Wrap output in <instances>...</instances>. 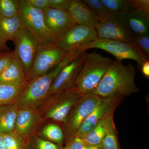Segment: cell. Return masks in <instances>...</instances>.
Returning <instances> with one entry per match:
<instances>
[{"label":"cell","instance_id":"cell-1","mask_svg":"<svg viewBox=\"0 0 149 149\" xmlns=\"http://www.w3.org/2000/svg\"><path fill=\"white\" fill-rule=\"evenodd\" d=\"M136 69L131 63L125 65L122 61H113L95 91L93 93L101 98H123L139 91L135 83Z\"/></svg>","mask_w":149,"mask_h":149},{"label":"cell","instance_id":"cell-2","mask_svg":"<svg viewBox=\"0 0 149 149\" xmlns=\"http://www.w3.org/2000/svg\"><path fill=\"white\" fill-rule=\"evenodd\" d=\"M82 52L79 51L66 53L65 57L54 69L29 81L15 103L18 109L25 107H36L46 98L51 86L58 73Z\"/></svg>","mask_w":149,"mask_h":149},{"label":"cell","instance_id":"cell-3","mask_svg":"<svg viewBox=\"0 0 149 149\" xmlns=\"http://www.w3.org/2000/svg\"><path fill=\"white\" fill-rule=\"evenodd\" d=\"M82 67L74 87L83 95L93 93L113 61L95 52H83Z\"/></svg>","mask_w":149,"mask_h":149},{"label":"cell","instance_id":"cell-4","mask_svg":"<svg viewBox=\"0 0 149 149\" xmlns=\"http://www.w3.org/2000/svg\"><path fill=\"white\" fill-rule=\"evenodd\" d=\"M84 95L74 87L47 97L37 108L44 123L52 120L63 124L73 107Z\"/></svg>","mask_w":149,"mask_h":149},{"label":"cell","instance_id":"cell-5","mask_svg":"<svg viewBox=\"0 0 149 149\" xmlns=\"http://www.w3.org/2000/svg\"><path fill=\"white\" fill-rule=\"evenodd\" d=\"M17 3L19 15L38 45L55 42L56 38L47 26L43 11L33 7L27 0H17Z\"/></svg>","mask_w":149,"mask_h":149},{"label":"cell","instance_id":"cell-6","mask_svg":"<svg viewBox=\"0 0 149 149\" xmlns=\"http://www.w3.org/2000/svg\"><path fill=\"white\" fill-rule=\"evenodd\" d=\"M66 54L55 42L39 45L32 68L27 76V82L54 69L63 60Z\"/></svg>","mask_w":149,"mask_h":149},{"label":"cell","instance_id":"cell-7","mask_svg":"<svg viewBox=\"0 0 149 149\" xmlns=\"http://www.w3.org/2000/svg\"><path fill=\"white\" fill-rule=\"evenodd\" d=\"M91 49H97L106 51L114 56L118 61L130 59L137 63L141 68L146 58L132 43L124 42L118 40L100 39L91 42L80 49L81 52Z\"/></svg>","mask_w":149,"mask_h":149},{"label":"cell","instance_id":"cell-8","mask_svg":"<svg viewBox=\"0 0 149 149\" xmlns=\"http://www.w3.org/2000/svg\"><path fill=\"white\" fill-rule=\"evenodd\" d=\"M101 97L94 93L86 94L71 110L63 123L65 139L76 135L84 120L90 115Z\"/></svg>","mask_w":149,"mask_h":149},{"label":"cell","instance_id":"cell-9","mask_svg":"<svg viewBox=\"0 0 149 149\" xmlns=\"http://www.w3.org/2000/svg\"><path fill=\"white\" fill-rule=\"evenodd\" d=\"M126 13H114L111 17L99 22L94 28L98 38L132 43L135 35L125 20Z\"/></svg>","mask_w":149,"mask_h":149},{"label":"cell","instance_id":"cell-10","mask_svg":"<svg viewBox=\"0 0 149 149\" xmlns=\"http://www.w3.org/2000/svg\"><path fill=\"white\" fill-rule=\"evenodd\" d=\"M97 38V35L94 27L75 24L58 37L55 43L66 53L76 51L80 52L81 48Z\"/></svg>","mask_w":149,"mask_h":149},{"label":"cell","instance_id":"cell-11","mask_svg":"<svg viewBox=\"0 0 149 149\" xmlns=\"http://www.w3.org/2000/svg\"><path fill=\"white\" fill-rule=\"evenodd\" d=\"M13 41L15 46L14 52L23 65L27 77L32 68L39 45L26 28L19 30Z\"/></svg>","mask_w":149,"mask_h":149},{"label":"cell","instance_id":"cell-12","mask_svg":"<svg viewBox=\"0 0 149 149\" xmlns=\"http://www.w3.org/2000/svg\"><path fill=\"white\" fill-rule=\"evenodd\" d=\"M43 123L42 118L37 107L21 108L18 109L13 132L27 142L30 137L37 134Z\"/></svg>","mask_w":149,"mask_h":149},{"label":"cell","instance_id":"cell-13","mask_svg":"<svg viewBox=\"0 0 149 149\" xmlns=\"http://www.w3.org/2000/svg\"><path fill=\"white\" fill-rule=\"evenodd\" d=\"M122 98L119 97L101 98L94 110L81 124L76 135L83 139L100 121L113 114Z\"/></svg>","mask_w":149,"mask_h":149},{"label":"cell","instance_id":"cell-14","mask_svg":"<svg viewBox=\"0 0 149 149\" xmlns=\"http://www.w3.org/2000/svg\"><path fill=\"white\" fill-rule=\"evenodd\" d=\"M83 60L82 52L63 68L54 81L46 98L51 95L63 93L74 88L82 67Z\"/></svg>","mask_w":149,"mask_h":149},{"label":"cell","instance_id":"cell-15","mask_svg":"<svg viewBox=\"0 0 149 149\" xmlns=\"http://www.w3.org/2000/svg\"><path fill=\"white\" fill-rule=\"evenodd\" d=\"M43 12L47 26L56 39L76 24L68 11L48 8Z\"/></svg>","mask_w":149,"mask_h":149},{"label":"cell","instance_id":"cell-16","mask_svg":"<svg viewBox=\"0 0 149 149\" xmlns=\"http://www.w3.org/2000/svg\"><path fill=\"white\" fill-rule=\"evenodd\" d=\"M68 11L77 25L95 28L98 24L96 15L84 1L72 0Z\"/></svg>","mask_w":149,"mask_h":149},{"label":"cell","instance_id":"cell-17","mask_svg":"<svg viewBox=\"0 0 149 149\" xmlns=\"http://www.w3.org/2000/svg\"><path fill=\"white\" fill-rule=\"evenodd\" d=\"M26 82H28L23 65L14 52L11 60L0 74V84L15 85Z\"/></svg>","mask_w":149,"mask_h":149},{"label":"cell","instance_id":"cell-18","mask_svg":"<svg viewBox=\"0 0 149 149\" xmlns=\"http://www.w3.org/2000/svg\"><path fill=\"white\" fill-rule=\"evenodd\" d=\"M125 19L134 35L149 34V14L133 10L125 14Z\"/></svg>","mask_w":149,"mask_h":149},{"label":"cell","instance_id":"cell-19","mask_svg":"<svg viewBox=\"0 0 149 149\" xmlns=\"http://www.w3.org/2000/svg\"><path fill=\"white\" fill-rule=\"evenodd\" d=\"M18 111L14 103L0 106V132L13 133Z\"/></svg>","mask_w":149,"mask_h":149},{"label":"cell","instance_id":"cell-20","mask_svg":"<svg viewBox=\"0 0 149 149\" xmlns=\"http://www.w3.org/2000/svg\"><path fill=\"white\" fill-rule=\"evenodd\" d=\"M25 28L24 23L19 15L11 18L0 19V36L7 42L13 41L17 32Z\"/></svg>","mask_w":149,"mask_h":149},{"label":"cell","instance_id":"cell-21","mask_svg":"<svg viewBox=\"0 0 149 149\" xmlns=\"http://www.w3.org/2000/svg\"><path fill=\"white\" fill-rule=\"evenodd\" d=\"M113 120V114L102 120L82 139L86 145L100 146L110 124Z\"/></svg>","mask_w":149,"mask_h":149},{"label":"cell","instance_id":"cell-22","mask_svg":"<svg viewBox=\"0 0 149 149\" xmlns=\"http://www.w3.org/2000/svg\"><path fill=\"white\" fill-rule=\"evenodd\" d=\"M28 83L15 85L0 84V106L15 103Z\"/></svg>","mask_w":149,"mask_h":149},{"label":"cell","instance_id":"cell-23","mask_svg":"<svg viewBox=\"0 0 149 149\" xmlns=\"http://www.w3.org/2000/svg\"><path fill=\"white\" fill-rule=\"evenodd\" d=\"M37 135L47 141L62 146L65 136L62 128L57 123H50L37 131Z\"/></svg>","mask_w":149,"mask_h":149},{"label":"cell","instance_id":"cell-24","mask_svg":"<svg viewBox=\"0 0 149 149\" xmlns=\"http://www.w3.org/2000/svg\"><path fill=\"white\" fill-rule=\"evenodd\" d=\"M84 1L93 11L97 17L99 22L106 20L114 14L104 5L100 0H85Z\"/></svg>","mask_w":149,"mask_h":149},{"label":"cell","instance_id":"cell-25","mask_svg":"<svg viewBox=\"0 0 149 149\" xmlns=\"http://www.w3.org/2000/svg\"><path fill=\"white\" fill-rule=\"evenodd\" d=\"M63 147L42 139L37 134L30 137L27 142V149H62Z\"/></svg>","mask_w":149,"mask_h":149},{"label":"cell","instance_id":"cell-26","mask_svg":"<svg viewBox=\"0 0 149 149\" xmlns=\"http://www.w3.org/2000/svg\"><path fill=\"white\" fill-rule=\"evenodd\" d=\"M1 133L3 143L7 149H27V142L14 132Z\"/></svg>","mask_w":149,"mask_h":149},{"label":"cell","instance_id":"cell-27","mask_svg":"<svg viewBox=\"0 0 149 149\" xmlns=\"http://www.w3.org/2000/svg\"><path fill=\"white\" fill-rule=\"evenodd\" d=\"M101 2L112 12L128 13L133 10L129 0H100Z\"/></svg>","mask_w":149,"mask_h":149},{"label":"cell","instance_id":"cell-28","mask_svg":"<svg viewBox=\"0 0 149 149\" xmlns=\"http://www.w3.org/2000/svg\"><path fill=\"white\" fill-rule=\"evenodd\" d=\"M100 147L102 149H120L114 121L110 124Z\"/></svg>","mask_w":149,"mask_h":149},{"label":"cell","instance_id":"cell-29","mask_svg":"<svg viewBox=\"0 0 149 149\" xmlns=\"http://www.w3.org/2000/svg\"><path fill=\"white\" fill-rule=\"evenodd\" d=\"M19 15L17 0H0V19Z\"/></svg>","mask_w":149,"mask_h":149},{"label":"cell","instance_id":"cell-30","mask_svg":"<svg viewBox=\"0 0 149 149\" xmlns=\"http://www.w3.org/2000/svg\"><path fill=\"white\" fill-rule=\"evenodd\" d=\"M132 44L146 58H149V35H135Z\"/></svg>","mask_w":149,"mask_h":149},{"label":"cell","instance_id":"cell-31","mask_svg":"<svg viewBox=\"0 0 149 149\" xmlns=\"http://www.w3.org/2000/svg\"><path fill=\"white\" fill-rule=\"evenodd\" d=\"M65 143L62 149H82L85 144L83 140L76 135L65 139Z\"/></svg>","mask_w":149,"mask_h":149},{"label":"cell","instance_id":"cell-32","mask_svg":"<svg viewBox=\"0 0 149 149\" xmlns=\"http://www.w3.org/2000/svg\"><path fill=\"white\" fill-rule=\"evenodd\" d=\"M72 0H49V8L68 11Z\"/></svg>","mask_w":149,"mask_h":149},{"label":"cell","instance_id":"cell-33","mask_svg":"<svg viewBox=\"0 0 149 149\" xmlns=\"http://www.w3.org/2000/svg\"><path fill=\"white\" fill-rule=\"evenodd\" d=\"M129 2L133 9L149 14V0H129Z\"/></svg>","mask_w":149,"mask_h":149},{"label":"cell","instance_id":"cell-34","mask_svg":"<svg viewBox=\"0 0 149 149\" xmlns=\"http://www.w3.org/2000/svg\"><path fill=\"white\" fill-rule=\"evenodd\" d=\"M14 52H0V74L13 57Z\"/></svg>","mask_w":149,"mask_h":149},{"label":"cell","instance_id":"cell-35","mask_svg":"<svg viewBox=\"0 0 149 149\" xmlns=\"http://www.w3.org/2000/svg\"><path fill=\"white\" fill-rule=\"evenodd\" d=\"M33 7L44 11L49 7V0H27Z\"/></svg>","mask_w":149,"mask_h":149},{"label":"cell","instance_id":"cell-36","mask_svg":"<svg viewBox=\"0 0 149 149\" xmlns=\"http://www.w3.org/2000/svg\"><path fill=\"white\" fill-rule=\"evenodd\" d=\"M141 71L145 77L147 78L149 77V60H146L143 62L141 66Z\"/></svg>","mask_w":149,"mask_h":149},{"label":"cell","instance_id":"cell-37","mask_svg":"<svg viewBox=\"0 0 149 149\" xmlns=\"http://www.w3.org/2000/svg\"><path fill=\"white\" fill-rule=\"evenodd\" d=\"M6 41L0 36V52H9V49L6 45Z\"/></svg>","mask_w":149,"mask_h":149},{"label":"cell","instance_id":"cell-38","mask_svg":"<svg viewBox=\"0 0 149 149\" xmlns=\"http://www.w3.org/2000/svg\"><path fill=\"white\" fill-rule=\"evenodd\" d=\"M85 145L87 149H102V148L99 146L86 145L85 144Z\"/></svg>","mask_w":149,"mask_h":149},{"label":"cell","instance_id":"cell-39","mask_svg":"<svg viewBox=\"0 0 149 149\" xmlns=\"http://www.w3.org/2000/svg\"><path fill=\"white\" fill-rule=\"evenodd\" d=\"M0 149H7L3 143L1 133L0 132Z\"/></svg>","mask_w":149,"mask_h":149},{"label":"cell","instance_id":"cell-40","mask_svg":"<svg viewBox=\"0 0 149 149\" xmlns=\"http://www.w3.org/2000/svg\"><path fill=\"white\" fill-rule=\"evenodd\" d=\"M86 149V147H85V146H84V147H83V149Z\"/></svg>","mask_w":149,"mask_h":149}]
</instances>
